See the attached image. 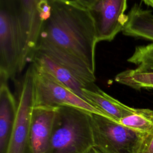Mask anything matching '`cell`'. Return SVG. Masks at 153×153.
Returning a JSON list of instances; mask_svg holds the SVG:
<instances>
[{
  "instance_id": "cell-7",
  "label": "cell",
  "mask_w": 153,
  "mask_h": 153,
  "mask_svg": "<svg viewBox=\"0 0 153 153\" xmlns=\"http://www.w3.org/2000/svg\"><path fill=\"white\" fill-rule=\"evenodd\" d=\"M16 9L23 36L26 62L34 53L42 23L55 0H11Z\"/></svg>"
},
{
  "instance_id": "cell-8",
  "label": "cell",
  "mask_w": 153,
  "mask_h": 153,
  "mask_svg": "<svg viewBox=\"0 0 153 153\" xmlns=\"http://www.w3.org/2000/svg\"><path fill=\"white\" fill-rule=\"evenodd\" d=\"M127 0H97L88 10L94 21L97 42L111 41L122 31L127 19Z\"/></svg>"
},
{
  "instance_id": "cell-18",
  "label": "cell",
  "mask_w": 153,
  "mask_h": 153,
  "mask_svg": "<svg viewBox=\"0 0 153 153\" xmlns=\"http://www.w3.org/2000/svg\"><path fill=\"white\" fill-rule=\"evenodd\" d=\"M139 153H153V130L145 134Z\"/></svg>"
},
{
  "instance_id": "cell-12",
  "label": "cell",
  "mask_w": 153,
  "mask_h": 153,
  "mask_svg": "<svg viewBox=\"0 0 153 153\" xmlns=\"http://www.w3.org/2000/svg\"><path fill=\"white\" fill-rule=\"evenodd\" d=\"M85 100L105 116L119 122L123 118L136 111L137 108L130 107L112 97L97 86L92 89H83Z\"/></svg>"
},
{
  "instance_id": "cell-5",
  "label": "cell",
  "mask_w": 153,
  "mask_h": 153,
  "mask_svg": "<svg viewBox=\"0 0 153 153\" xmlns=\"http://www.w3.org/2000/svg\"><path fill=\"white\" fill-rule=\"evenodd\" d=\"M17 112L7 153H30L29 137L35 107L34 69L31 64L17 83Z\"/></svg>"
},
{
  "instance_id": "cell-6",
  "label": "cell",
  "mask_w": 153,
  "mask_h": 153,
  "mask_svg": "<svg viewBox=\"0 0 153 153\" xmlns=\"http://www.w3.org/2000/svg\"><path fill=\"white\" fill-rule=\"evenodd\" d=\"M31 64L34 69L35 107L68 106L103 115L86 100Z\"/></svg>"
},
{
  "instance_id": "cell-16",
  "label": "cell",
  "mask_w": 153,
  "mask_h": 153,
  "mask_svg": "<svg viewBox=\"0 0 153 153\" xmlns=\"http://www.w3.org/2000/svg\"><path fill=\"white\" fill-rule=\"evenodd\" d=\"M115 81L136 90L153 89V74L142 73L134 69H127L118 74Z\"/></svg>"
},
{
  "instance_id": "cell-2",
  "label": "cell",
  "mask_w": 153,
  "mask_h": 153,
  "mask_svg": "<svg viewBox=\"0 0 153 153\" xmlns=\"http://www.w3.org/2000/svg\"><path fill=\"white\" fill-rule=\"evenodd\" d=\"M94 146L91 113L75 108H56L45 153H87Z\"/></svg>"
},
{
  "instance_id": "cell-14",
  "label": "cell",
  "mask_w": 153,
  "mask_h": 153,
  "mask_svg": "<svg viewBox=\"0 0 153 153\" xmlns=\"http://www.w3.org/2000/svg\"><path fill=\"white\" fill-rule=\"evenodd\" d=\"M122 32L127 36L153 42V14L151 11L144 10L135 4L127 14Z\"/></svg>"
},
{
  "instance_id": "cell-9",
  "label": "cell",
  "mask_w": 153,
  "mask_h": 153,
  "mask_svg": "<svg viewBox=\"0 0 153 153\" xmlns=\"http://www.w3.org/2000/svg\"><path fill=\"white\" fill-rule=\"evenodd\" d=\"M29 62L85 100L83 89H92L97 86L89 85L66 67L38 50H35Z\"/></svg>"
},
{
  "instance_id": "cell-4",
  "label": "cell",
  "mask_w": 153,
  "mask_h": 153,
  "mask_svg": "<svg viewBox=\"0 0 153 153\" xmlns=\"http://www.w3.org/2000/svg\"><path fill=\"white\" fill-rule=\"evenodd\" d=\"M94 146L102 153H139L143 134L100 114H91Z\"/></svg>"
},
{
  "instance_id": "cell-20",
  "label": "cell",
  "mask_w": 153,
  "mask_h": 153,
  "mask_svg": "<svg viewBox=\"0 0 153 153\" xmlns=\"http://www.w3.org/2000/svg\"><path fill=\"white\" fill-rule=\"evenodd\" d=\"M87 153H102V152L99 149H97L96 147L93 146Z\"/></svg>"
},
{
  "instance_id": "cell-19",
  "label": "cell",
  "mask_w": 153,
  "mask_h": 153,
  "mask_svg": "<svg viewBox=\"0 0 153 153\" xmlns=\"http://www.w3.org/2000/svg\"><path fill=\"white\" fill-rule=\"evenodd\" d=\"M81 5L89 9L97 1V0H74Z\"/></svg>"
},
{
  "instance_id": "cell-17",
  "label": "cell",
  "mask_w": 153,
  "mask_h": 153,
  "mask_svg": "<svg viewBox=\"0 0 153 153\" xmlns=\"http://www.w3.org/2000/svg\"><path fill=\"white\" fill-rule=\"evenodd\" d=\"M127 61L137 66L136 71L153 74V42L146 45L137 46Z\"/></svg>"
},
{
  "instance_id": "cell-3",
  "label": "cell",
  "mask_w": 153,
  "mask_h": 153,
  "mask_svg": "<svg viewBox=\"0 0 153 153\" xmlns=\"http://www.w3.org/2000/svg\"><path fill=\"white\" fill-rule=\"evenodd\" d=\"M26 64L20 20L11 0H0V81H8Z\"/></svg>"
},
{
  "instance_id": "cell-21",
  "label": "cell",
  "mask_w": 153,
  "mask_h": 153,
  "mask_svg": "<svg viewBox=\"0 0 153 153\" xmlns=\"http://www.w3.org/2000/svg\"><path fill=\"white\" fill-rule=\"evenodd\" d=\"M142 1L144 2L145 4L153 8V0H142Z\"/></svg>"
},
{
  "instance_id": "cell-10",
  "label": "cell",
  "mask_w": 153,
  "mask_h": 153,
  "mask_svg": "<svg viewBox=\"0 0 153 153\" xmlns=\"http://www.w3.org/2000/svg\"><path fill=\"white\" fill-rule=\"evenodd\" d=\"M56 108L34 107L29 137L30 153H45L54 123Z\"/></svg>"
},
{
  "instance_id": "cell-15",
  "label": "cell",
  "mask_w": 153,
  "mask_h": 153,
  "mask_svg": "<svg viewBox=\"0 0 153 153\" xmlns=\"http://www.w3.org/2000/svg\"><path fill=\"white\" fill-rule=\"evenodd\" d=\"M118 123L134 131L147 134L153 130V110L137 108L136 112L123 118Z\"/></svg>"
},
{
  "instance_id": "cell-1",
  "label": "cell",
  "mask_w": 153,
  "mask_h": 153,
  "mask_svg": "<svg viewBox=\"0 0 153 153\" xmlns=\"http://www.w3.org/2000/svg\"><path fill=\"white\" fill-rule=\"evenodd\" d=\"M39 40L80 59L95 72L97 41L94 21L89 10L75 1L55 0L53 2L42 23Z\"/></svg>"
},
{
  "instance_id": "cell-13",
  "label": "cell",
  "mask_w": 153,
  "mask_h": 153,
  "mask_svg": "<svg viewBox=\"0 0 153 153\" xmlns=\"http://www.w3.org/2000/svg\"><path fill=\"white\" fill-rule=\"evenodd\" d=\"M0 153H7L17 112V100L7 81H0Z\"/></svg>"
},
{
  "instance_id": "cell-11",
  "label": "cell",
  "mask_w": 153,
  "mask_h": 153,
  "mask_svg": "<svg viewBox=\"0 0 153 153\" xmlns=\"http://www.w3.org/2000/svg\"><path fill=\"white\" fill-rule=\"evenodd\" d=\"M36 50L51 57L73 72L90 86L95 85L96 76L88 65L80 59L47 42L39 40Z\"/></svg>"
}]
</instances>
